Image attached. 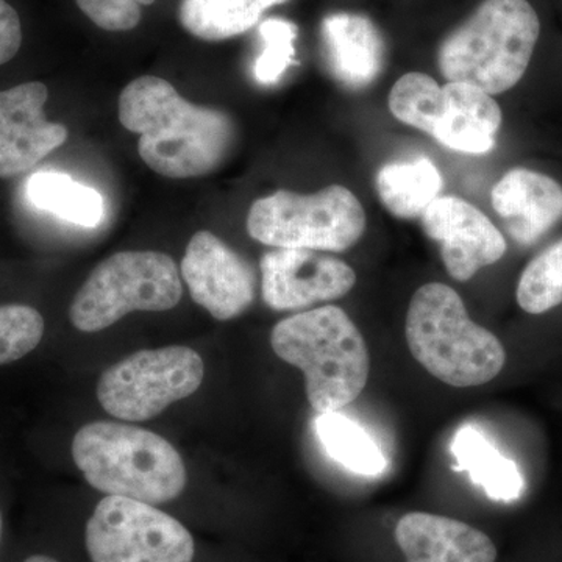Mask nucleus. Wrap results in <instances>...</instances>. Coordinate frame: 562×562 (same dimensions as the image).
Returning a JSON list of instances; mask_svg holds the SVG:
<instances>
[{
  "mask_svg": "<svg viewBox=\"0 0 562 562\" xmlns=\"http://www.w3.org/2000/svg\"><path fill=\"white\" fill-rule=\"evenodd\" d=\"M120 121L138 133L143 161L168 179H195L220 168L235 140L224 111L181 98L168 80L143 76L120 95Z\"/></svg>",
  "mask_w": 562,
  "mask_h": 562,
  "instance_id": "f257e3e1",
  "label": "nucleus"
},
{
  "mask_svg": "<svg viewBox=\"0 0 562 562\" xmlns=\"http://www.w3.org/2000/svg\"><path fill=\"white\" fill-rule=\"evenodd\" d=\"M272 350L305 375L306 395L316 413L341 412L360 397L371 372L361 331L339 306H321L279 322Z\"/></svg>",
  "mask_w": 562,
  "mask_h": 562,
  "instance_id": "f03ea898",
  "label": "nucleus"
},
{
  "mask_svg": "<svg viewBox=\"0 0 562 562\" xmlns=\"http://www.w3.org/2000/svg\"><path fill=\"white\" fill-rule=\"evenodd\" d=\"M541 38V20L530 0H483L443 38L438 68L487 94H503L524 79Z\"/></svg>",
  "mask_w": 562,
  "mask_h": 562,
  "instance_id": "7ed1b4c3",
  "label": "nucleus"
},
{
  "mask_svg": "<svg viewBox=\"0 0 562 562\" xmlns=\"http://www.w3.org/2000/svg\"><path fill=\"white\" fill-rule=\"evenodd\" d=\"M72 458L94 490L161 505L187 486L180 453L161 436L120 422H92L72 441Z\"/></svg>",
  "mask_w": 562,
  "mask_h": 562,
  "instance_id": "20e7f679",
  "label": "nucleus"
},
{
  "mask_svg": "<svg viewBox=\"0 0 562 562\" xmlns=\"http://www.w3.org/2000/svg\"><path fill=\"white\" fill-rule=\"evenodd\" d=\"M405 335L422 368L450 386H482L505 368L501 339L475 324L461 295L443 283L424 284L414 292Z\"/></svg>",
  "mask_w": 562,
  "mask_h": 562,
  "instance_id": "39448f33",
  "label": "nucleus"
},
{
  "mask_svg": "<svg viewBox=\"0 0 562 562\" xmlns=\"http://www.w3.org/2000/svg\"><path fill=\"white\" fill-rule=\"evenodd\" d=\"M183 288L176 261L151 250H127L102 261L77 292L69 308L77 330H105L133 312H168Z\"/></svg>",
  "mask_w": 562,
  "mask_h": 562,
  "instance_id": "423d86ee",
  "label": "nucleus"
},
{
  "mask_svg": "<svg viewBox=\"0 0 562 562\" xmlns=\"http://www.w3.org/2000/svg\"><path fill=\"white\" fill-rule=\"evenodd\" d=\"M247 232L255 241L277 249L344 251L364 235L366 213L357 195L341 184L314 194L280 190L250 206Z\"/></svg>",
  "mask_w": 562,
  "mask_h": 562,
  "instance_id": "0eeeda50",
  "label": "nucleus"
},
{
  "mask_svg": "<svg viewBox=\"0 0 562 562\" xmlns=\"http://www.w3.org/2000/svg\"><path fill=\"white\" fill-rule=\"evenodd\" d=\"M203 375L202 357L190 347L140 350L102 373L98 398L117 419L149 420L194 394Z\"/></svg>",
  "mask_w": 562,
  "mask_h": 562,
  "instance_id": "6e6552de",
  "label": "nucleus"
},
{
  "mask_svg": "<svg viewBox=\"0 0 562 562\" xmlns=\"http://www.w3.org/2000/svg\"><path fill=\"white\" fill-rule=\"evenodd\" d=\"M92 562H192L191 532L149 503L106 495L87 524Z\"/></svg>",
  "mask_w": 562,
  "mask_h": 562,
  "instance_id": "1a4fd4ad",
  "label": "nucleus"
},
{
  "mask_svg": "<svg viewBox=\"0 0 562 562\" xmlns=\"http://www.w3.org/2000/svg\"><path fill=\"white\" fill-rule=\"evenodd\" d=\"M261 292L266 305L292 312L349 294L357 273L347 262L319 250L277 249L261 258Z\"/></svg>",
  "mask_w": 562,
  "mask_h": 562,
  "instance_id": "9d476101",
  "label": "nucleus"
},
{
  "mask_svg": "<svg viewBox=\"0 0 562 562\" xmlns=\"http://www.w3.org/2000/svg\"><path fill=\"white\" fill-rule=\"evenodd\" d=\"M428 238L441 244V258L453 280L469 281L508 250L503 233L472 203L457 195L436 199L422 214Z\"/></svg>",
  "mask_w": 562,
  "mask_h": 562,
  "instance_id": "9b49d317",
  "label": "nucleus"
},
{
  "mask_svg": "<svg viewBox=\"0 0 562 562\" xmlns=\"http://www.w3.org/2000/svg\"><path fill=\"white\" fill-rule=\"evenodd\" d=\"M181 277L192 301L217 321L235 319L255 299L254 269L211 232L192 236L181 261Z\"/></svg>",
  "mask_w": 562,
  "mask_h": 562,
  "instance_id": "f8f14e48",
  "label": "nucleus"
},
{
  "mask_svg": "<svg viewBox=\"0 0 562 562\" xmlns=\"http://www.w3.org/2000/svg\"><path fill=\"white\" fill-rule=\"evenodd\" d=\"M47 99L41 81L0 91V179L31 171L68 139V128L44 114Z\"/></svg>",
  "mask_w": 562,
  "mask_h": 562,
  "instance_id": "ddd939ff",
  "label": "nucleus"
},
{
  "mask_svg": "<svg viewBox=\"0 0 562 562\" xmlns=\"http://www.w3.org/2000/svg\"><path fill=\"white\" fill-rule=\"evenodd\" d=\"M501 105L491 94L460 81L441 87L427 135L462 154L483 155L494 149L502 128Z\"/></svg>",
  "mask_w": 562,
  "mask_h": 562,
  "instance_id": "4468645a",
  "label": "nucleus"
},
{
  "mask_svg": "<svg viewBox=\"0 0 562 562\" xmlns=\"http://www.w3.org/2000/svg\"><path fill=\"white\" fill-rule=\"evenodd\" d=\"M492 209L519 246H531L562 221V184L547 173L514 168L495 183Z\"/></svg>",
  "mask_w": 562,
  "mask_h": 562,
  "instance_id": "2eb2a0df",
  "label": "nucleus"
},
{
  "mask_svg": "<svg viewBox=\"0 0 562 562\" xmlns=\"http://www.w3.org/2000/svg\"><path fill=\"white\" fill-rule=\"evenodd\" d=\"M321 46L328 72L349 90L371 87L386 65L382 32L364 14H328L321 24Z\"/></svg>",
  "mask_w": 562,
  "mask_h": 562,
  "instance_id": "dca6fc26",
  "label": "nucleus"
},
{
  "mask_svg": "<svg viewBox=\"0 0 562 562\" xmlns=\"http://www.w3.org/2000/svg\"><path fill=\"white\" fill-rule=\"evenodd\" d=\"M395 539L406 562H495L497 547L479 528L430 513L398 520Z\"/></svg>",
  "mask_w": 562,
  "mask_h": 562,
  "instance_id": "f3484780",
  "label": "nucleus"
},
{
  "mask_svg": "<svg viewBox=\"0 0 562 562\" xmlns=\"http://www.w3.org/2000/svg\"><path fill=\"white\" fill-rule=\"evenodd\" d=\"M450 450L454 471L468 472L473 483L497 502L517 501L524 491V479L516 462L503 457L486 436L473 425L454 432Z\"/></svg>",
  "mask_w": 562,
  "mask_h": 562,
  "instance_id": "a211bd4d",
  "label": "nucleus"
},
{
  "mask_svg": "<svg viewBox=\"0 0 562 562\" xmlns=\"http://www.w3.org/2000/svg\"><path fill=\"white\" fill-rule=\"evenodd\" d=\"M376 194L384 209L398 220H416L441 198L443 180L430 158L390 162L376 173Z\"/></svg>",
  "mask_w": 562,
  "mask_h": 562,
  "instance_id": "6ab92c4d",
  "label": "nucleus"
},
{
  "mask_svg": "<svg viewBox=\"0 0 562 562\" xmlns=\"http://www.w3.org/2000/svg\"><path fill=\"white\" fill-rule=\"evenodd\" d=\"M290 0H180L181 27L195 38L224 41L254 29L262 14Z\"/></svg>",
  "mask_w": 562,
  "mask_h": 562,
  "instance_id": "aec40b11",
  "label": "nucleus"
},
{
  "mask_svg": "<svg viewBox=\"0 0 562 562\" xmlns=\"http://www.w3.org/2000/svg\"><path fill=\"white\" fill-rule=\"evenodd\" d=\"M314 431L325 452L347 471L362 476H380L387 468L379 443L358 422L339 412L322 413L314 419Z\"/></svg>",
  "mask_w": 562,
  "mask_h": 562,
  "instance_id": "412c9836",
  "label": "nucleus"
},
{
  "mask_svg": "<svg viewBox=\"0 0 562 562\" xmlns=\"http://www.w3.org/2000/svg\"><path fill=\"white\" fill-rule=\"evenodd\" d=\"M27 195L36 209L49 211L80 227H95L103 217V199L98 191L79 183L68 173L36 172L29 179Z\"/></svg>",
  "mask_w": 562,
  "mask_h": 562,
  "instance_id": "4be33fe9",
  "label": "nucleus"
},
{
  "mask_svg": "<svg viewBox=\"0 0 562 562\" xmlns=\"http://www.w3.org/2000/svg\"><path fill=\"white\" fill-rule=\"evenodd\" d=\"M516 301L522 312L532 316L562 305V238L525 266L517 281Z\"/></svg>",
  "mask_w": 562,
  "mask_h": 562,
  "instance_id": "5701e85b",
  "label": "nucleus"
},
{
  "mask_svg": "<svg viewBox=\"0 0 562 562\" xmlns=\"http://www.w3.org/2000/svg\"><path fill=\"white\" fill-rule=\"evenodd\" d=\"M261 52L254 65L258 83L276 85L292 65H295L297 27L291 21L269 18L258 27Z\"/></svg>",
  "mask_w": 562,
  "mask_h": 562,
  "instance_id": "b1692460",
  "label": "nucleus"
},
{
  "mask_svg": "<svg viewBox=\"0 0 562 562\" xmlns=\"http://www.w3.org/2000/svg\"><path fill=\"white\" fill-rule=\"evenodd\" d=\"M43 316L27 305L0 306V366L35 350L44 335Z\"/></svg>",
  "mask_w": 562,
  "mask_h": 562,
  "instance_id": "393cba45",
  "label": "nucleus"
},
{
  "mask_svg": "<svg viewBox=\"0 0 562 562\" xmlns=\"http://www.w3.org/2000/svg\"><path fill=\"white\" fill-rule=\"evenodd\" d=\"M155 0H76L85 16L106 32H128L143 18L140 7L151 5Z\"/></svg>",
  "mask_w": 562,
  "mask_h": 562,
  "instance_id": "a878e982",
  "label": "nucleus"
},
{
  "mask_svg": "<svg viewBox=\"0 0 562 562\" xmlns=\"http://www.w3.org/2000/svg\"><path fill=\"white\" fill-rule=\"evenodd\" d=\"M22 44L20 14L7 0H0V65L16 57Z\"/></svg>",
  "mask_w": 562,
  "mask_h": 562,
  "instance_id": "bb28decb",
  "label": "nucleus"
},
{
  "mask_svg": "<svg viewBox=\"0 0 562 562\" xmlns=\"http://www.w3.org/2000/svg\"><path fill=\"white\" fill-rule=\"evenodd\" d=\"M24 562H58L54 558L44 557V554H35V557L27 558Z\"/></svg>",
  "mask_w": 562,
  "mask_h": 562,
  "instance_id": "cd10ccee",
  "label": "nucleus"
},
{
  "mask_svg": "<svg viewBox=\"0 0 562 562\" xmlns=\"http://www.w3.org/2000/svg\"><path fill=\"white\" fill-rule=\"evenodd\" d=\"M0 539H2V513H0Z\"/></svg>",
  "mask_w": 562,
  "mask_h": 562,
  "instance_id": "c85d7f7f",
  "label": "nucleus"
}]
</instances>
